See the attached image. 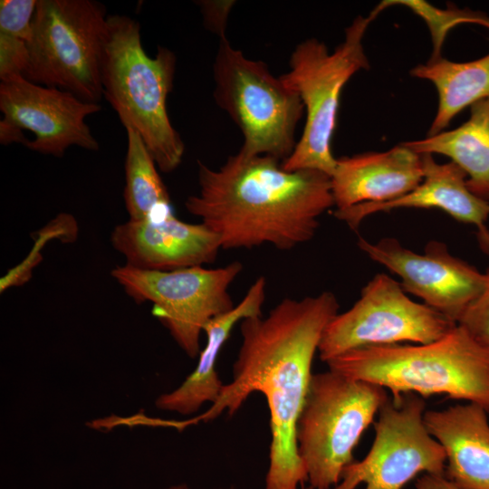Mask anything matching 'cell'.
Returning a JSON list of instances; mask_svg holds the SVG:
<instances>
[{
  "mask_svg": "<svg viewBox=\"0 0 489 489\" xmlns=\"http://www.w3.org/2000/svg\"><path fill=\"white\" fill-rule=\"evenodd\" d=\"M176 64V55L167 47L159 46L153 57L148 55L138 21L121 14L108 16L101 59L103 98L125 129L139 133L164 173L175 170L185 153L167 110Z\"/></svg>",
  "mask_w": 489,
  "mask_h": 489,
  "instance_id": "277c9868",
  "label": "cell"
},
{
  "mask_svg": "<svg viewBox=\"0 0 489 489\" xmlns=\"http://www.w3.org/2000/svg\"><path fill=\"white\" fill-rule=\"evenodd\" d=\"M242 270L237 261L218 268L173 271L142 270L125 264L112 269L111 276L136 302H150L153 315L186 354L196 358L206 324L235 307L228 290Z\"/></svg>",
  "mask_w": 489,
  "mask_h": 489,
  "instance_id": "9c48e42d",
  "label": "cell"
},
{
  "mask_svg": "<svg viewBox=\"0 0 489 489\" xmlns=\"http://www.w3.org/2000/svg\"><path fill=\"white\" fill-rule=\"evenodd\" d=\"M265 290L266 280L260 276L236 306L206 324V343L199 353L196 369L177 388L156 399L158 408L190 415L197 412L206 402L213 404L217 399L224 386L216 368L218 355L237 322L262 316Z\"/></svg>",
  "mask_w": 489,
  "mask_h": 489,
  "instance_id": "ac0fdd59",
  "label": "cell"
},
{
  "mask_svg": "<svg viewBox=\"0 0 489 489\" xmlns=\"http://www.w3.org/2000/svg\"><path fill=\"white\" fill-rule=\"evenodd\" d=\"M380 3L368 16H358L346 28L344 40L332 53L315 38L297 44L289 59V70L280 79L301 98L305 123L291 156L282 162L285 170H318L331 176L337 158L331 152L341 91L369 62L363 37L369 24L383 11Z\"/></svg>",
  "mask_w": 489,
  "mask_h": 489,
  "instance_id": "5b68a950",
  "label": "cell"
},
{
  "mask_svg": "<svg viewBox=\"0 0 489 489\" xmlns=\"http://www.w3.org/2000/svg\"><path fill=\"white\" fill-rule=\"evenodd\" d=\"M108 15L93 0H37L23 77L99 103Z\"/></svg>",
  "mask_w": 489,
  "mask_h": 489,
  "instance_id": "52a82bcc",
  "label": "cell"
},
{
  "mask_svg": "<svg viewBox=\"0 0 489 489\" xmlns=\"http://www.w3.org/2000/svg\"><path fill=\"white\" fill-rule=\"evenodd\" d=\"M326 364L331 371L381 386L393 400L408 393L446 395L489 414V349L458 324L429 343L366 346Z\"/></svg>",
  "mask_w": 489,
  "mask_h": 489,
  "instance_id": "3957f363",
  "label": "cell"
},
{
  "mask_svg": "<svg viewBox=\"0 0 489 489\" xmlns=\"http://www.w3.org/2000/svg\"><path fill=\"white\" fill-rule=\"evenodd\" d=\"M484 287L465 312L458 325L475 340L489 349V269L485 272Z\"/></svg>",
  "mask_w": 489,
  "mask_h": 489,
  "instance_id": "cb8c5ba5",
  "label": "cell"
},
{
  "mask_svg": "<svg viewBox=\"0 0 489 489\" xmlns=\"http://www.w3.org/2000/svg\"><path fill=\"white\" fill-rule=\"evenodd\" d=\"M424 421L446 453V478L460 489H489L488 412L467 403L426 410Z\"/></svg>",
  "mask_w": 489,
  "mask_h": 489,
  "instance_id": "e0dca14e",
  "label": "cell"
},
{
  "mask_svg": "<svg viewBox=\"0 0 489 489\" xmlns=\"http://www.w3.org/2000/svg\"><path fill=\"white\" fill-rule=\"evenodd\" d=\"M379 385L328 370L312 374L300 414L298 453L313 489H331L365 430L388 399Z\"/></svg>",
  "mask_w": 489,
  "mask_h": 489,
  "instance_id": "8992f818",
  "label": "cell"
},
{
  "mask_svg": "<svg viewBox=\"0 0 489 489\" xmlns=\"http://www.w3.org/2000/svg\"><path fill=\"white\" fill-rule=\"evenodd\" d=\"M423 180L406 195L381 203L360 204L345 209H335L333 215L357 230L367 216L398 208H437L454 219L477 228L483 249L489 253V202L474 194L467 186V176L455 163L440 164L432 154H421Z\"/></svg>",
  "mask_w": 489,
  "mask_h": 489,
  "instance_id": "9a60e30c",
  "label": "cell"
},
{
  "mask_svg": "<svg viewBox=\"0 0 489 489\" xmlns=\"http://www.w3.org/2000/svg\"><path fill=\"white\" fill-rule=\"evenodd\" d=\"M417 489H460L444 475L425 474L417 480Z\"/></svg>",
  "mask_w": 489,
  "mask_h": 489,
  "instance_id": "484cf974",
  "label": "cell"
},
{
  "mask_svg": "<svg viewBox=\"0 0 489 489\" xmlns=\"http://www.w3.org/2000/svg\"><path fill=\"white\" fill-rule=\"evenodd\" d=\"M167 489H190V488L186 484H176V485L168 487Z\"/></svg>",
  "mask_w": 489,
  "mask_h": 489,
  "instance_id": "4316f807",
  "label": "cell"
},
{
  "mask_svg": "<svg viewBox=\"0 0 489 489\" xmlns=\"http://www.w3.org/2000/svg\"><path fill=\"white\" fill-rule=\"evenodd\" d=\"M214 100L239 128L244 156H270L283 162L297 141L303 114L300 96L273 75L265 62L247 58L219 38L213 63Z\"/></svg>",
  "mask_w": 489,
  "mask_h": 489,
  "instance_id": "ba28073f",
  "label": "cell"
},
{
  "mask_svg": "<svg viewBox=\"0 0 489 489\" xmlns=\"http://www.w3.org/2000/svg\"><path fill=\"white\" fill-rule=\"evenodd\" d=\"M197 180L186 209L219 236L222 249L292 250L314 236L319 217L334 206L330 176L285 170L270 156L237 152L216 169L198 160Z\"/></svg>",
  "mask_w": 489,
  "mask_h": 489,
  "instance_id": "7a4b0ae2",
  "label": "cell"
},
{
  "mask_svg": "<svg viewBox=\"0 0 489 489\" xmlns=\"http://www.w3.org/2000/svg\"><path fill=\"white\" fill-rule=\"evenodd\" d=\"M386 7L401 5L411 9L427 24L433 42V53L430 59L441 56L442 45L447 32L460 24H477L489 29V16L484 13L470 9H460L449 5L446 9H438L421 0L383 1Z\"/></svg>",
  "mask_w": 489,
  "mask_h": 489,
  "instance_id": "603a6c76",
  "label": "cell"
},
{
  "mask_svg": "<svg viewBox=\"0 0 489 489\" xmlns=\"http://www.w3.org/2000/svg\"><path fill=\"white\" fill-rule=\"evenodd\" d=\"M413 77L431 82L438 93V107L427 136L444 131L462 110L489 98V53L470 62L430 59L414 67Z\"/></svg>",
  "mask_w": 489,
  "mask_h": 489,
  "instance_id": "ffe728a7",
  "label": "cell"
},
{
  "mask_svg": "<svg viewBox=\"0 0 489 489\" xmlns=\"http://www.w3.org/2000/svg\"><path fill=\"white\" fill-rule=\"evenodd\" d=\"M302 489H313V488L312 486H309V487L302 488Z\"/></svg>",
  "mask_w": 489,
  "mask_h": 489,
  "instance_id": "83f0119b",
  "label": "cell"
},
{
  "mask_svg": "<svg viewBox=\"0 0 489 489\" xmlns=\"http://www.w3.org/2000/svg\"><path fill=\"white\" fill-rule=\"evenodd\" d=\"M331 292L302 299L285 298L268 315L240 321L242 343L233 379L217 399L195 417L209 422L224 411L232 416L254 392L264 395L270 411L271 444L265 489H297L307 473L297 446V423L322 334L339 313Z\"/></svg>",
  "mask_w": 489,
  "mask_h": 489,
  "instance_id": "6da1fadb",
  "label": "cell"
},
{
  "mask_svg": "<svg viewBox=\"0 0 489 489\" xmlns=\"http://www.w3.org/2000/svg\"><path fill=\"white\" fill-rule=\"evenodd\" d=\"M426 400L415 393L391 398L374 423L375 436L366 456L353 461L331 489H402L420 473L443 475L446 457L442 446L428 432Z\"/></svg>",
  "mask_w": 489,
  "mask_h": 489,
  "instance_id": "8fae6325",
  "label": "cell"
},
{
  "mask_svg": "<svg viewBox=\"0 0 489 489\" xmlns=\"http://www.w3.org/2000/svg\"><path fill=\"white\" fill-rule=\"evenodd\" d=\"M124 202L129 220H142L170 205L158 168L139 133L126 129Z\"/></svg>",
  "mask_w": 489,
  "mask_h": 489,
  "instance_id": "44dd1931",
  "label": "cell"
},
{
  "mask_svg": "<svg viewBox=\"0 0 489 489\" xmlns=\"http://www.w3.org/2000/svg\"><path fill=\"white\" fill-rule=\"evenodd\" d=\"M422 156L402 143L384 152L337 158L331 176L336 209L398 198L423 180Z\"/></svg>",
  "mask_w": 489,
  "mask_h": 489,
  "instance_id": "2e32d148",
  "label": "cell"
},
{
  "mask_svg": "<svg viewBox=\"0 0 489 489\" xmlns=\"http://www.w3.org/2000/svg\"><path fill=\"white\" fill-rule=\"evenodd\" d=\"M101 110L72 93L18 77L0 83V143L24 141L35 152L62 157L70 147L99 150L100 145L85 120Z\"/></svg>",
  "mask_w": 489,
  "mask_h": 489,
  "instance_id": "7c38bea8",
  "label": "cell"
},
{
  "mask_svg": "<svg viewBox=\"0 0 489 489\" xmlns=\"http://www.w3.org/2000/svg\"><path fill=\"white\" fill-rule=\"evenodd\" d=\"M402 144L418 154L448 157L466 174L469 189L489 199V98L473 104L469 119L456 129Z\"/></svg>",
  "mask_w": 489,
  "mask_h": 489,
  "instance_id": "d6986e66",
  "label": "cell"
},
{
  "mask_svg": "<svg viewBox=\"0 0 489 489\" xmlns=\"http://www.w3.org/2000/svg\"><path fill=\"white\" fill-rule=\"evenodd\" d=\"M37 0L0 2V79L23 77L29 61V43Z\"/></svg>",
  "mask_w": 489,
  "mask_h": 489,
  "instance_id": "7402d4cb",
  "label": "cell"
},
{
  "mask_svg": "<svg viewBox=\"0 0 489 489\" xmlns=\"http://www.w3.org/2000/svg\"><path fill=\"white\" fill-rule=\"evenodd\" d=\"M457 323L425 303L412 301L400 283L374 275L360 299L327 325L318 349L321 361L366 346L425 344L446 335Z\"/></svg>",
  "mask_w": 489,
  "mask_h": 489,
  "instance_id": "30bf717a",
  "label": "cell"
},
{
  "mask_svg": "<svg viewBox=\"0 0 489 489\" xmlns=\"http://www.w3.org/2000/svg\"><path fill=\"white\" fill-rule=\"evenodd\" d=\"M197 5L200 8L205 27L219 38L225 36L228 15L235 1L203 0Z\"/></svg>",
  "mask_w": 489,
  "mask_h": 489,
  "instance_id": "d4e9b609",
  "label": "cell"
},
{
  "mask_svg": "<svg viewBox=\"0 0 489 489\" xmlns=\"http://www.w3.org/2000/svg\"><path fill=\"white\" fill-rule=\"evenodd\" d=\"M113 248L126 264L142 270L173 271L213 263L222 249L219 236L203 223L177 218L170 205L148 217L114 227Z\"/></svg>",
  "mask_w": 489,
  "mask_h": 489,
  "instance_id": "5bb4252c",
  "label": "cell"
},
{
  "mask_svg": "<svg viewBox=\"0 0 489 489\" xmlns=\"http://www.w3.org/2000/svg\"><path fill=\"white\" fill-rule=\"evenodd\" d=\"M358 245L371 260L398 275L406 292L455 323L485 284V273L453 255L442 242L427 243L423 254L392 237L377 243L360 237Z\"/></svg>",
  "mask_w": 489,
  "mask_h": 489,
  "instance_id": "4fadbf2b",
  "label": "cell"
}]
</instances>
